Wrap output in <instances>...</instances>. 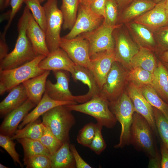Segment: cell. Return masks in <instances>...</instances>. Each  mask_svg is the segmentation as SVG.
<instances>
[{
    "instance_id": "6da1fadb",
    "label": "cell",
    "mask_w": 168,
    "mask_h": 168,
    "mask_svg": "<svg viewBox=\"0 0 168 168\" xmlns=\"http://www.w3.org/2000/svg\"><path fill=\"white\" fill-rule=\"evenodd\" d=\"M30 11L27 6L17 25L18 36L13 49L0 61V69L14 68L31 61L37 55L26 34V28Z\"/></svg>"
},
{
    "instance_id": "7a4b0ae2",
    "label": "cell",
    "mask_w": 168,
    "mask_h": 168,
    "mask_svg": "<svg viewBox=\"0 0 168 168\" xmlns=\"http://www.w3.org/2000/svg\"><path fill=\"white\" fill-rule=\"evenodd\" d=\"M46 57L37 56L31 61L17 68L9 69H0V95L10 91L24 82L43 73L45 70L39 66L40 62Z\"/></svg>"
},
{
    "instance_id": "3957f363",
    "label": "cell",
    "mask_w": 168,
    "mask_h": 168,
    "mask_svg": "<svg viewBox=\"0 0 168 168\" xmlns=\"http://www.w3.org/2000/svg\"><path fill=\"white\" fill-rule=\"evenodd\" d=\"M154 133L147 120L141 115L135 112L130 129V144L149 157L159 156L154 139Z\"/></svg>"
},
{
    "instance_id": "277c9868",
    "label": "cell",
    "mask_w": 168,
    "mask_h": 168,
    "mask_svg": "<svg viewBox=\"0 0 168 168\" xmlns=\"http://www.w3.org/2000/svg\"><path fill=\"white\" fill-rule=\"evenodd\" d=\"M71 111L65 105H60L41 116L43 124L63 143L70 142L69 132L76 123Z\"/></svg>"
},
{
    "instance_id": "5b68a950",
    "label": "cell",
    "mask_w": 168,
    "mask_h": 168,
    "mask_svg": "<svg viewBox=\"0 0 168 168\" xmlns=\"http://www.w3.org/2000/svg\"><path fill=\"white\" fill-rule=\"evenodd\" d=\"M71 111H75L90 115L103 126L113 128L118 121L110 110L108 101L100 94L80 104L65 105Z\"/></svg>"
},
{
    "instance_id": "8992f818",
    "label": "cell",
    "mask_w": 168,
    "mask_h": 168,
    "mask_svg": "<svg viewBox=\"0 0 168 168\" xmlns=\"http://www.w3.org/2000/svg\"><path fill=\"white\" fill-rule=\"evenodd\" d=\"M110 110L121 125V131L118 143L115 148H122L130 144V132L133 115L135 112L128 94L123 92L115 101L109 104Z\"/></svg>"
},
{
    "instance_id": "52a82bcc",
    "label": "cell",
    "mask_w": 168,
    "mask_h": 168,
    "mask_svg": "<svg viewBox=\"0 0 168 168\" xmlns=\"http://www.w3.org/2000/svg\"><path fill=\"white\" fill-rule=\"evenodd\" d=\"M57 3V0H47L43 6L46 17V41L50 52L59 48L61 39L60 34L63 19Z\"/></svg>"
},
{
    "instance_id": "ba28073f",
    "label": "cell",
    "mask_w": 168,
    "mask_h": 168,
    "mask_svg": "<svg viewBox=\"0 0 168 168\" xmlns=\"http://www.w3.org/2000/svg\"><path fill=\"white\" fill-rule=\"evenodd\" d=\"M120 26H109L102 22L93 30L79 35L89 43L90 58L100 52L114 51L115 41L113 33L115 29Z\"/></svg>"
},
{
    "instance_id": "9c48e42d",
    "label": "cell",
    "mask_w": 168,
    "mask_h": 168,
    "mask_svg": "<svg viewBox=\"0 0 168 168\" xmlns=\"http://www.w3.org/2000/svg\"><path fill=\"white\" fill-rule=\"evenodd\" d=\"M127 75L124 67L120 63L115 61L113 63L100 93L109 104L116 101L123 92Z\"/></svg>"
},
{
    "instance_id": "30bf717a",
    "label": "cell",
    "mask_w": 168,
    "mask_h": 168,
    "mask_svg": "<svg viewBox=\"0 0 168 168\" xmlns=\"http://www.w3.org/2000/svg\"><path fill=\"white\" fill-rule=\"evenodd\" d=\"M104 17L94 12L89 5L80 3L77 19L70 31L63 38L71 39L96 29L102 23Z\"/></svg>"
},
{
    "instance_id": "8fae6325",
    "label": "cell",
    "mask_w": 168,
    "mask_h": 168,
    "mask_svg": "<svg viewBox=\"0 0 168 168\" xmlns=\"http://www.w3.org/2000/svg\"><path fill=\"white\" fill-rule=\"evenodd\" d=\"M59 47L77 64L88 68L91 64L88 41L79 35L72 39L61 37Z\"/></svg>"
},
{
    "instance_id": "7c38bea8",
    "label": "cell",
    "mask_w": 168,
    "mask_h": 168,
    "mask_svg": "<svg viewBox=\"0 0 168 168\" xmlns=\"http://www.w3.org/2000/svg\"><path fill=\"white\" fill-rule=\"evenodd\" d=\"M56 82L53 83L47 80L45 92L52 99L58 101L77 102V96L72 95L69 88V75L68 72L63 70L53 71Z\"/></svg>"
},
{
    "instance_id": "4fadbf2b",
    "label": "cell",
    "mask_w": 168,
    "mask_h": 168,
    "mask_svg": "<svg viewBox=\"0 0 168 168\" xmlns=\"http://www.w3.org/2000/svg\"><path fill=\"white\" fill-rule=\"evenodd\" d=\"M90 58V66L88 69L93 76L100 90L105 82L113 63L116 61L115 50L98 53Z\"/></svg>"
},
{
    "instance_id": "5bb4252c",
    "label": "cell",
    "mask_w": 168,
    "mask_h": 168,
    "mask_svg": "<svg viewBox=\"0 0 168 168\" xmlns=\"http://www.w3.org/2000/svg\"><path fill=\"white\" fill-rule=\"evenodd\" d=\"M128 94L133 104L135 111L141 115L147 120L154 134L158 136L152 106L143 95L139 87L131 83L128 89Z\"/></svg>"
},
{
    "instance_id": "9a60e30c",
    "label": "cell",
    "mask_w": 168,
    "mask_h": 168,
    "mask_svg": "<svg viewBox=\"0 0 168 168\" xmlns=\"http://www.w3.org/2000/svg\"><path fill=\"white\" fill-rule=\"evenodd\" d=\"M36 105L28 99L20 107L7 114L0 126V134L11 137L13 136L21 121Z\"/></svg>"
},
{
    "instance_id": "2e32d148",
    "label": "cell",
    "mask_w": 168,
    "mask_h": 168,
    "mask_svg": "<svg viewBox=\"0 0 168 168\" xmlns=\"http://www.w3.org/2000/svg\"><path fill=\"white\" fill-rule=\"evenodd\" d=\"M75 65L67 53L59 47L50 52L40 62L39 66L44 70H63L71 73Z\"/></svg>"
},
{
    "instance_id": "e0dca14e",
    "label": "cell",
    "mask_w": 168,
    "mask_h": 168,
    "mask_svg": "<svg viewBox=\"0 0 168 168\" xmlns=\"http://www.w3.org/2000/svg\"><path fill=\"white\" fill-rule=\"evenodd\" d=\"M135 22L152 29H156L168 24V13L165 0L156 4L151 10L138 17Z\"/></svg>"
},
{
    "instance_id": "ac0fdd59",
    "label": "cell",
    "mask_w": 168,
    "mask_h": 168,
    "mask_svg": "<svg viewBox=\"0 0 168 168\" xmlns=\"http://www.w3.org/2000/svg\"><path fill=\"white\" fill-rule=\"evenodd\" d=\"M114 40L116 61L124 67H128L131 59L139 48L123 33L115 35Z\"/></svg>"
},
{
    "instance_id": "d6986e66",
    "label": "cell",
    "mask_w": 168,
    "mask_h": 168,
    "mask_svg": "<svg viewBox=\"0 0 168 168\" xmlns=\"http://www.w3.org/2000/svg\"><path fill=\"white\" fill-rule=\"evenodd\" d=\"M26 34L37 55L46 57L49 54L45 32L35 21L31 12L28 21Z\"/></svg>"
},
{
    "instance_id": "ffe728a7",
    "label": "cell",
    "mask_w": 168,
    "mask_h": 168,
    "mask_svg": "<svg viewBox=\"0 0 168 168\" xmlns=\"http://www.w3.org/2000/svg\"><path fill=\"white\" fill-rule=\"evenodd\" d=\"M71 74L74 81H80L88 87V91L86 94L79 96V103H84L100 94V89L93 76L88 68L75 64Z\"/></svg>"
},
{
    "instance_id": "44dd1931",
    "label": "cell",
    "mask_w": 168,
    "mask_h": 168,
    "mask_svg": "<svg viewBox=\"0 0 168 168\" xmlns=\"http://www.w3.org/2000/svg\"><path fill=\"white\" fill-rule=\"evenodd\" d=\"M77 102L73 101H58L51 99L45 92L42 98L34 109L28 113L23 119L18 128L21 129L29 123L35 121L43 114L52 108L60 105H67L77 104Z\"/></svg>"
},
{
    "instance_id": "7402d4cb",
    "label": "cell",
    "mask_w": 168,
    "mask_h": 168,
    "mask_svg": "<svg viewBox=\"0 0 168 168\" xmlns=\"http://www.w3.org/2000/svg\"><path fill=\"white\" fill-rule=\"evenodd\" d=\"M50 72L49 70H45L42 74L22 83L28 99L36 105L41 100L45 91L47 79Z\"/></svg>"
},
{
    "instance_id": "603a6c76",
    "label": "cell",
    "mask_w": 168,
    "mask_h": 168,
    "mask_svg": "<svg viewBox=\"0 0 168 168\" xmlns=\"http://www.w3.org/2000/svg\"><path fill=\"white\" fill-rule=\"evenodd\" d=\"M28 99L25 89L22 84L14 87L0 103V117L5 116L19 107Z\"/></svg>"
},
{
    "instance_id": "cb8c5ba5",
    "label": "cell",
    "mask_w": 168,
    "mask_h": 168,
    "mask_svg": "<svg viewBox=\"0 0 168 168\" xmlns=\"http://www.w3.org/2000/svg\"><path fill=\"white\" fill-rule=\"evenodd\" d=\"M51 168H75V162L69 142L63 143L54 154L49 156Z\"/></svg>"
},
{
    "instance_id": "d4e9b609",
    "label": "cell",
    "mask_w": 168,
    "mask_h": 168,
    "mask_svg": "<svg viewBox=\"0 0 168 168\" xmlns=\"http://www.w3.org/2000/svg\"><path fill=\"white\" fill-rule=\"evenodd\" d=\"M153 74L151 86L159 96L168 102V69L159 62Z\"/></svg>"
},
{
    "instance_id": "484cf974",
    "label": "cell",
    "mask_w": 168,
    "mask_h": 168,
    "mask_svg": "<svg viewBox=\"0 0 168 168\" xmlns=\"http://www.w3.org/2000/svg\"><path fill=\"white\" fill-rule=\"evenodd\" d=\"M157 65L155 57L151 51L141 47L131 59L129 67L131 68L139 67L153 73Z\"/></svg>"
},
{
    "instance_id": "4316f807",
    "label": "cell",
    "mask_w": 168,
    "mask_h": 168,
    "mask_svg": "<svg viewBox=\"0 0 168 168\" xmlns=\"http://www.w3.org/2000/svg\"><path fill=\"white\" fill-rule=\"evenodd\" d=\"M156 4L151 0H133L123 12L121 19L124 21L138 17L152 9Z\"/></svg>"
},
{
    "instance_id": "83f0119b",
    "label": "cell",
    "mask_w": 168,
    "mask_h": 168,
    "mask_svg": "<svg viewBox=\"0 0 168 168\" xmlns=\"http://www.w3.org/2000/svg\"><path fill=\"white\" fill-rule=\"evenodd\" d=\"M44 130V124L40 119L30 122L21 129H17L11 137L12 140L21 138L39 140Z\"/></svg>"
},
{
    "instance_id": "f1b7e54d",
    "label": "cell",
    "mask_w": 168,
    "mask_h": 168,
    "mask_svg": "<svg viewBox=\"0 0 168 168\" xmlns=\"http://www.w3.org/2000/svg\"><path fill=\"white\" fill-rule=\"evenodd\" d=\"M80 4V0H62L61 10L63 21V28L71 30L76 21Z\"/></svg>"
},
{
    "instance_id": "f546056e",
    "label": "cell",
    "mask_w": 168,
    "mask_h": 168,
    "mask_svg": "<svg viewBox=\"0 0 168 168\" xmlns=\"http://www.w3.org/2000/svg\"><path fill=\"white\" fill-rule=\"evenodd\" d=\"M138 87L151 105L160 110L168 120V104L161 99L151 85H143Z\"/></svg>"
},
{
    "instance_id": "4dcf8cb0",
    "label": "cell",
    "mask_w": 168,
    "mask_h": 168,
    "mask_svg": "<svg viewBox=\"0 0 168 168\" xmlns=\"http://www.w3.org/2000/svg\"><path fill=\"white\" fill-rule=\"evenodd\" d=\"M17 140L23 147L24 157L39 154L49 156L50 155L49 151L39 140L21 138Z\"/></svg>"
},
{
    "instance_id": "1f68e13d",
    "label": "cell",
    "mask_w": 168,
    "mask_h": 168,
    "mask_svg": "<svg viewBox=\"0 0 168 168\" xmlns=\"http://www.w3.org/2000/svg\"><path fill=\"white\" fill-rule=\"evenodd\" d=\"M153 78V73L139 67H134L127 75V79L139 86L152 84Z\"/></svg>"
},
{
    "instance_id": "d6a6232c",
    "label": "cell",
    "mask_w": 168,
    "mask_h": 168,
    "mask_svg": "<svg viewBox=\"0 0 168 168\" xmlns=\"http://www.w3.org/2000/svg\"><path fill=\"white\" fill-rule=\"evenodd\" d=\"M24 2L30 11L34 19L45 32L46 23L45 11L38 0H24Z\"/></svg>"
},
{
    "instance_id": "836d02e7",
    "label": "cell",
    "mask_w": 168,
    "mask_h": 168,
    "mask_svg": "<svg viewBox=\"0 0 168 168\" xmlns=\"http://www.w3.org/2000/svg\"><path fill=\"white\" fill-rule=\"evenodd\" d=\"M152 108L158 134L162 142L168 149V120L160 110Z\"/></svg>"
},
{
    "instance_id": "e575fe53",
    "label": "cell",
    "mask_w": 168,
    "mask_h": 168,
    "mask_svg": "<svg viewBox=\"0 0 168 168\" xmlns=\"http://www.w3.org/2000/svg\"><path fill=\"white\" fill-rule=\"evenodd\" d=\"M44 124V132L39 140L49 151L50 155H52L59 149L63 143L53 134L46 126Z\"/></svg>"
},
{
    "instance_id": "d590c367",
    "label": "cell",
    "mask_w": 168,
    "mask_h": 168,
    "mask_svg": "<svg viewBox=\"0 0 168 168\" xmlns=\"http://www.w3.org/2000/svg\"><path fill=\"white\" fill-rule=\"evenodd\" d=\"M96 128V124L92 122L86 124L78 132L77 138L78 143L89 147L94 137Z\"/></svg>"
},
{
    "instance_id": "8d00e7d4",
    "label": "cell",
    "mask_w": 168,
    "mask_h": 168,
    "mask_svg": "<svg viewBox=\"0 0 168 168\" xmlns=\"http://www.w3.org/2000/svg\"><path fill=\"white\" fill-rule=\"evenodd\" d=\"M24 165L27 168H51L49 157L42 154L24 157Z\"/></svg>"
},
{
    "instance_id": "74e56055",
    "label": "cell",
    "mask_w": 168,
    "mask_h": 168,
    "mask_svg": "<svg viewBox=\"0 0 168 168\" xmlns=\"http://www.w3.org/2000/svg\"><path fill=\"white\" fill-rule=\"evenodd\" d=\"M118 9V6L114 1L106 0L105 16L103 23L109 26H114L116 25Z\"/></svg>"
},
{
    "instance_id": "f35d334b",
    "label": "cell",
    "mask_w": 168,
    "mask_h": 168,
    "mask_svg": "<svg viewBox=\"0 0 168 168\" xmlns=\"http://www.w3.org/2000/svg\"><path fill=\"white\" fill-rule=\"evenodd\" d=\"M131 27L137 36L144 44L150 46L155 44L153 35L147 27L135 22L132 23Z\"/></svg>"
},
{
    "instance_id": "ab89813d",
    "label": "cell",
    "mask_w": 168,
    "mask_h": 168,
    "mask_svg": "<svg viewBox=\"0 0 168 168\" xmlns=\"http://www.w3.org/2000/svg\"><path fill=\"white\" fill-rule=\"evenodd\" d=\"M16 143L14 142L11 137L0 134V146L4 149L12 159L14 162L21 166L20 160V155L16 150Z\"/></svg>"
},
{
    "instance_id": "60d3db41",
    "label": "cell",
    "mask_w": 168,
    "mask_h": 168,
    "mask_svg": "<svg viewBox=\"0 0 168 168\" xmlns=\"http://www.w3.org/2000/svg\"><path fill=\"white\" fill-rule=\"evenodd\" d=\"M96 128L94 137L89 147L97 155H100L105 149L106 145L102 134L103 125L97 122Z\"/></svg>"
},
{
    "instance_id": "b9f144b4",
    "label": "cell",
    "mask_w": 168,
    "mask_h": 168,
    "mask_svg": "<svg viewBox=\"0 0 168 168\" xmlns=\"http://www.w3.org/2000/svg\"><path fill=\"white\" fill-rule=\"evenodd\" d=\"M24 0H10V4L11 9V13L8 22L5 26L3 32L0 34V36L4 38H6V35L7 31L9 28L16 14L20 9L24 2Z\"/></svg>"
},
{
    "instance_id": "7bdbcfd3",
    "label": "cell",
    "mask_w": 168,
    "mask_h": 168,
    "mask_svg": "<svg viewBox=\"0 0 168 168\" xmlns=\"http://www.w3.org/2000/svg\"><path fill=\"white\" fill-rule=\"evenodd\" d=\"M106 0H92L89 6L95 13L103 16H105V8Z\"/></svg>"
},
{
    "instance_id": "ee69618b",
    "label": "cell",
    "mask_w": 168,
    "mask_h": 168,
    "mask_svg": "<svg viewBox=\"0 0 168 168\" xmlns=\"http://www.w3.org/2000/svg\"><path fill=\"white\" fill-rule=\"evenodd\" d=\"M70 148L73 156L77 168H92L82 158L74 144H70Z\"/></svg>"
},
{
    "instance_id": "f6af8a7d",
    "label": "cell",
    "mask_w": 168,
    "mask_h": 168,
    "mask_svg": "<svg viewBox=\"0 0 168 168\" xmlns=\"http://www.w3.org/2000/svg\"><path fill=\"white\" fill-rule=\"evenodd\" d=\"M161 158V168H168V149L163 142L160 147Z\"/></svg>"
},
{
    "instance_id": "bcb514c9",
    "label": "cell",
    "mask_w": 168,
    "mask_h": 168,
    "mask_svg": "<svg viewBox=\"0 0 168 168\" xmlns=\"http://www.w3.org/2000/svg\"><path fill=\"white\" fill-rule=\"evenodd\" d=\"M8 47L6 39L1 38L0 39V61L8 54Z\"/></svg>"
},
{
    "instance_id": "7dc6e473",
    "label": "cell",
    "mask_w": 168,
    "mask_h": 168,
    "mask_svg": "<svg viewBox=\"0 0 168 168\" xmlns=\"http://www.w3.org/2000/svg\"><path fill=\"white\" fill-rule=\"evenodd\" d=\"M148 167L149 168H161V161L159 155L155 157L149 158Z\"/></svg>"
},
{
    "instance_id": "c3c4849f",
    "label": "cell",
    "mask_w": 168,
    "mask_h": 168,
    "mask_svg": "<svg viewBox=\"0 0 168 168\" xmlns=\"http://www.w3.org/2000/svg\"><path fill=\"white\" fill-rule=\"evenodd\" d=\"M161 40L164 44L168 46V28L164 30L160 35Z\"/></svg>"
},
{
    "instance_id": "681fc988",
    "label": "cell",
    "mask_w": 168,
    "mask_h": 168,
    "mask_svg": "<svg viewBox=\"0 0 168 168\" xmlns=\"http://www.w3.org/2000/svg\"><path fill=\"white\" fill-rule=\"evenodd\" d=\"M117 4L118 7L121 8L132 1V0H113Z\"/></svg>"
},
{
    "instance_id": "f907efd6",
    "label": "cell",
    "mask_w": 168,
    "mask_h": 168,
    "mask_svg": "<svg viewBox=\"0 0 168 168\" xmlns=\"http://www.w3.org/2000/svg\"><path fill=\"white\" fill-rule=\"evenodd\" d=\"M161 59L163 61L168 63V50L163 53L161 56Z\"/></svg>"
},
{
    "instance_id": "816d5d0a",
    "label": "cell",
    "mask_w": 168,
    "mask_h": 168,
    "mask_svg": "<svg viewBox=\"0 0 168 168\" xmlns=\"http://www.w3.org/2000/svg\"><path fill=\"white\" fill-rule=\"evenodd\" d=\"M92 0H80V3L85 5H89Z\"/></svg>"
},
{
    "instance_id": "f5cc1de1",
    "label": "cell",
    "mask_w": 168,
    "mask_h": 168,
    "mask_svg": "<svg viewBox=\"0 0 168 168\" xmlns=\"http://www.w3.org/2000/svg\"><path fill=\"white\" fill-rule=\"evenodd\" d=\"M6 0H0V8L2 10L4 8Z\"/></svg>"
},
{
    "instance_id": "db71d44e",
    "label": "cell",
    "mask_w": 168,
    "mask_h": 168,
    "mask_svg": "<svg viewBox=\"0 0 168 168\" xmlns=\"http://www.w3.org/2000/svg\"><path fill=\"white\" fill-rule=\"evenodd\" d=\"M165 7L168 13V0H165Z\"/></svg>"
},
{
    "instance_id": "11a10c76",
    "label": "cell",
    "mask_w": 168,
    "mask_h": 168,
    "mask_svg": "<svg viewBox=\"0 0 168 168\" xmlns=\"http://www.w3.org/2000/svg\"><path fill=\"white\" fill-rule=\"evenodd\" d=\"M10 0H6L5 4V7H7V6H8L9 4H10Z\"/></svg>"
},
{
    "instance_id": "9f6ffc18",
    "label": "cell",
    "mask_w": 168,
    "mask_h": 168,
    "mask_svg": "<svg viewBox=\"0 0 168 168\" xmlns=\"http://www.w3.org/2000/svg\"><path fill=\"white\" fill-rule=\"evenodd\" d=\"M164 0H153V1L155 3L157 4Z\"/></svg>"
},
{
    "instance_id": "6f0895ef",
    "label": "cell",
    "mask_w": 168,
    "mask_h": 168,
    "mask_svg": "<svg viewBox=\"0 0 168 168\" xmlns=\"http://www.w3.org/2000/svg\"><path fill=\"white\" fill-rule=\"evenodd\" d=\"M0 168H8L9 167L0 163Z\"/></svg>"
},
{
    "instance_id": "680465c9",
    "label": "cell",
    "mask_w": 168,
    "mask_h": 168,
    "mask_svg": "<svg viewBox=\"0 0 168 168\" xmlns=\"http://www.w3.org/2000/svg\"><path fill=\"white\" fill-rule=\"evenodd\" d=\"M41 3L44 2L45 0H38Z\"/></svg>"
},
{
    "instance_id": "91938a15",
    "label": "cell",
    "mask_w": 168,
    "mask_h": 168,
    "mask_svg": "<svg viewBox=\"0 0 168 168\" xmlns=\"http://www.w3.org/2000/svg\"><path fill=\"white\" fill-rule=\"evenodd\" d=\"M165 66L167 68V69H168V63H165Z\"/></svg>"
}]
</instances>
